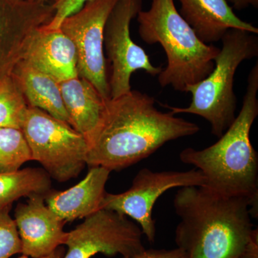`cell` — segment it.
Instances as JSON below:
<instances>
[{
	"label": "cell",
	"mask_w": 258,
	"mask_h": 258,
	"mask_svg": "<svg viewBox=\"0 0 258 258\" xmlns=\"http://www.w3.org/2000/svg\"><path fill=\"white\" fill-rule=\"evenodd\" d=\"M232 5V8L237 10H242L249 8V6L254 8H258V0H226Z\"/></svg>",
	"instance_id": "25"
},
{
	"label": "cell",
	"mask_w": 258,
	"mask_h": 258,
	"mask_svg": "<svg viewBox=\"0 0 258 258\" xmlns=\"http://www.w3.org/2000/svg\"><path fill=\"white\" fill-rule=\"evenodd\" d=\"M46 195H34L19 203L15 221L22 244V253L31 258L48 255L64 245L68 232L61 220L45 204Z\"/></svg>",
	"instance_id": "12"
},
{
	"label": "cell",
	"mask_w": 258,
	"mask_h": 258,
	"mask_svg": "<svg viewBox=\"0 0 258 258\" xmlns=\"http://www.w3.org/2000/svg\"><path fill=\"white\" fill-rule=\"evenodd\" d=\"M180 15L205 43L222 40L230 29L258 34L252 24L239 18L226 0H178Z\"/></svg>",
	"instance_id": "15"
},
{
	"label": "cell",
	"mask_w": 258,
	"mask_h": 258,
	"mask_svg": "<svg viewBox=\"0 0 258 258\" xmlns=\"http://www.w3.org/2000/svg\"><path fill=\"white\" fill-rule=\"evenodd\" d=\"M29 1L38 2V3H47V2L50 1V0H29ZM54 2L57 0H53Z\"/></svg>",
	"instance_id": "27"
},
{
	"label": "cell",
	"mask_w": 258,
	"mask_h": 258,
	"mask_svg": "<svg viewBox=\"0 0 258 258\" xmlns=\"http://www.w3.org/2000/svg\"><path fill=\"white\" fill-rule=\"evenodd\" d=\"M21 60L59 83L79 77L76 47L60 28L37 29Z\"/></svg>",
	"instance_id": "13"
},
{
	"label": "cell",
	"mask_w": 258,
	"mask_h": 258,
	"mask_svg": "<svg viewBox=\"0 0 258 258\" xmlns=\"http://www.w3.org/2000/svg\"><path fill=\"white\" fill-rule=\"evenodd\" d=\"M221 40L222 47L215 58L211 74L185 90V92L191 94L189 106L178 108L162 105L174 115L190 113L203 117L211 125L212 134L218 138L236 118L237 98L234 92L236 71L243 61L258 56L256 34L230 29Z\"/></svg>",
	"instance_id": "5"
},
{
	"label": "cell",
	"mask_w": 258,
	"mask_h": 258,
	"mask_svg": "<svg viewBox=\"0 0 258 258\" xmlns=\"http://www.w3.org/2000/svg\"><path fill=\"white\" fill-rule=\"evenodd\" d=\"M122 258H189L182 249H144L142 252Z\"/></svg>",
	"instance_id": "23"
},
{
	"label": "cell",
	"mask_w": 258,
	"mask_h": 258,
	"mask_svg": "<svg viewBox=\"0 0 258 258\" xmlns=\"http://www.w3.org/2000/svg\"><path fill=\"white\" fill-rule=\"evenodd\" d=\"M83 220L68 232L63 258H91L97 254L128 257L145 249L140 227L125 215L101 209Z\"/></svg>",
	"instance_id": "9"
},
{
	"label": "cell",
	"mask_w": 258,
	"mask_h": 258,
	"mask_svg": "<svg viewBox=\"0 0 258 258\" xmlns=\"http://www.w3.org/2000/svg\"><path fill=\"white\" fill-rule=\"evenodd\" d=\"M137 20L142 40L149 45L160 44L165 51L167 66L158 76L161 87L185 92L188 86L211 74L220 49L199 38L174 0H152L150 8L142 10Z\"/></svg>",
	"instance_id": "4"
},
{
	"label": "cell",
	"mask_w": 258,
	"mask_h": 258,
	"mask_svg": "<svg viewBox=\"0 0 258 258\" xmlns=\"http://www.w3.org/2000/svg\"><path fill=\"white\" fill-rule=\"evenodd\" d=\"M10 76L23 93L29 106L43 110L70 124L58 81L23 60L17 64Z\"/></svg>",
	"instance_id": "17"
},
{
	"label": "cell",
	"mask_w": 258,
	"mask_h": 258,
	"mask_svg": "<svg viewBox=\"0 0 258 258\" xmlns=\"http://www.w3.org/2000/svg\"><path fill=\"white\" fill-rule=\"evenodd\" d=\"M205 176L198 169L154 171L144 168L135 176L132 186L122 193L106 192L101 209L113 210L134 220L150 243L156 237L153 208L168 190L184 186H205Z\"/></svg>",
	"instance_id": "7"
},
{
	"label": "cell",
	"mask_w": 258,
	"mask_h": 258,
	"mask_svg": "<svg viewBox=\"0 0 258 258\" xmlns=\"http://www.w3.org/2000/svg\"><path fill=\"white\" fill-rule=\"evenodd\" d=\"M258 62L247 78L242 108L216 143L201 150L189 147L179 154L181 162L194 166L205 176L204 187L227 196L243 197L252 203L257 217L258 154L250 142V130L258 115Z\"/></svg>",
	"instance_id": "3"
},
{
	"label": "cell",
	"mask_w": 258,
	"mask_h": 258,
	"mask_svg": "<svg viewBox=\"0 0 258 258\" xmlns=\"http://www.w3.org/2000/svg\"><path fill=\"white\" fill-rule=\"evenodd\" d=\"M154 97L136 90L106 102L96 128L86 139L87 166L120 171L162 146L198 134L200 126L158 110Z\"/></svg>",
	"instance_id": "1"
},
{
	"label": "cell",
	"mask_w": 258,
	"mask_h": 258,
	"mask_svg": "<svg viewBox=\"0 0 258 258\" xmlns=\"http://www.w3.org/2000/svg\"><path fill=\"white\" fill-rule=\"evenodd\" d=\"M118 0H90L61 23L60 29L74 42L79 77L90 81L104 99L111 98L103 30Z\"/></svg>",
	"instance_id": "10"
},
{
	"label": "cell",
	"mask_w": 258,
	"mask_h": 258,
	"mask_svg": "<svg viewBox=\"0 0 258 258\" xmlns=\"http://www.w3.org/2000/svg\"><path fill=\"white\" fill-rule=\"evenodd\" d=\"M64 254V249L63 247L61 246V247H58L57 249H55L54 252H52V253L48 254V255L44 256V257H38V258H63ZM18 258H31L30 257H28L26 255H23L21 257Z\"/></svg>",
	"instance_id": "26"
},
{
	"label": "cell",
	"mask_w": 258,
	"mask_h": 258,
	"mask_svg": "<svg viewBox=\"0 0 258 258\" xmlns=\"http://www.w3.org/2000/svg\"><path fill=\"white\" fill-rule=\"evenodd\" d=\"M50 176L41 168H25L0 174V205H13L22 198L46 195L51 190Z\"/></svg>",
	"instance_id": "18"
},
{
	"label": "cell",
	"mask_w": 258,
	"mask_h": 258,
	"mask_svg": "<svg viewBox=\"0 0 258 258\" xmlns=\"http://www.w3.org/2000/svg\"><path fill=\"white\" fill-rule=\"evenodd\" d=\"M28 106L11 76L0 81V128L21 129Z\"/></svg>",
	"instance_id": "20"
},
{
	"label": "cell",
	"mask_w": 258,
	"mask_h": 258,
	"mask_svg": "<svg viewBox=\"0 0 258 258\" xmlns=\"http://www.w3.org/2000/svg\"><path fill=\"white\" fill-rule=\"evenodd\" d=\"M143 0H118L107 18L103 30V50L111 64L109 76L111 98L132 90L131 77L142 70L150 76H159L161 66H154L142 47L131 37L132 20L142 10Z\"/></svg>",
	"instance_id": "8"
},
{
	"label": "cell",
	"mask_w": 258,
	"mask_h": 258,
	"mask_svg": "<svg viewBox=\"0 0 258 258\" xmlns=\"http://www.w3.org/2000/svg\"><path fill=\"white\" fill-rule=\"evenodd\" d=\"M21 131L32 161L40 163L52 179L59 182L69 181L87 166L86 139L66 122L28 106Z\"/></svg>",
	"instance_id": "6"
},
{
	"label": "cell",
	"mask_w": 258,
	"mask_h": 258,
	"mask_svg": "<svg viewBox=\"0 0 258 258\" xmlns=\"http://www.w3.org/2000/svg\"><path fill=\"white\" fill-rule=\"evenodd\" d=\"M30 161L31 154L21 129L0 128V174L20 170Z\"/></svg>",
	"instance_id": "19"
},
{
	"label": "cell",
	"mask_w": 258,
	"mask_h": 258,
	"mask_svg": "<svg viewBox=\"0 0 258 258\" xmlns=\"http://www.w3.org/2000/svg\"><path fill=\"white\" fill-rule=\"evenodd\" d=\"M13 205H0V258L22 253V244L14 219L10 215Z\"/></svg>",
	"instance_id": "21"
},
{
	"label": "cell",
	"mask_w": 258,
	"mask_h": 258,
	"mask_svg": "<svg viewBox=\"0 0 258 258\" xmlns=\"http://www.w3.org/2000/svg\"><path fill=\"white\" fill-rule=\"evenodd\" d=\"M240 258H258L257 229H254L252 237Z\"/></svg>",
	"instance_id": "24"
},
{
	"label": "cell",
	"mask_w": 258,
	"mask_h": 258,
	"mask_svg": "<svg viewBox=\"0 0 258 258\" xmlns=\"http://www.w3.org/2000/svg\"><path fill=\"white\" fill-rule=\"evenodd\" d=\"M60 86L70 125L87 139L99 122L107 100L92 83L79 76L60 82Z\"/></svg>",
	"instance_id": "16"
},
{
	"label": "cell",
	"mask_w": 258,
	"mask_h": 258,
	"mask_svg": "<svg viewBox=\"0 0 258 258\" xmlns=\"http://www.w3.org/2000/svg\"><path fill=\"white\" fill-rule=\"evenodd\" d=\"M88 1L90 0H57L54 2L52 6L55 9V15L50 23L43 25L44 28L48 30L60 28L64 19L79 11Z\"/></svg>",
	"instance_id": "22"
},
{
	"label": "cell",
	"mask_w": 258,
	"mask_h": 258,
	"mask_svg": "<svg viewBox=\"0 0 258 258\" xmlns=\"http://www.w3.org/2000/svg\"><path fill=\"white\" fill-rule=\"evenodd\" d=\"M52 4L29 0H0V81L23 59L34 33L50 23Z\"/></svg>",
	"instance_id": "11"
},
{
	"label": "cell",
	"mask_w": 258,
	"mask_h": 258,
	"mask_svg": "<svg viewBox=\"0 0 258 258\" xmlns=\"http://www.w3.org/2000/svg\"><path fill=\"white\" fill-rule=\"evenodd\" d=\"M175 242L189 258H240L252 232V203L204 186L176 191Z\"/></svg>",
	"instance_id": "2"
},
{
	"label": "cell",
	"mask_w": 258,
	"mask_h": 258,
	"mask_svg": "<svg viewBox=\"0 0 258 258\" xmlns=\"http://www.w3.org/2000/svg\"><path fill=\"white\" fill-rule=\"evenodd\" d=\"M111 172L102 166L90 167L84 179L72 187L62 191L51 189L45 204L66 223L86 218L101 210Z\"/></svg>",
	"instance_id": "14"
}]
</instances>
